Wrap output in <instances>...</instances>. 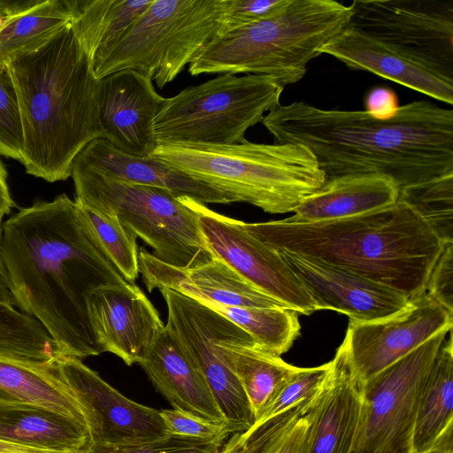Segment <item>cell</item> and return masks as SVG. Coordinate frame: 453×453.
<instances>
[{"label": "cell", "instance_id": "ffe728a7", "mask_svg": "<svg viewBox=\"0 0 453 453\" xmlns=\"http://www.w3.org/2000/svg\"><path fill=\"white\" fill-rule=\"evenodd\" d=\"M322 53L349 68L370 72L450 105L453 103V79L353 27H347L335 35L321 48Z\"/></svg>", "mask_w": 453, "mask_h": 453}, {"label": "cell", "instance_id": "d4e9b609", "mask_svg": "<svg viewBox=\"0 0 453 453\" xmlns=\"http://www.w3.org/2000/svg\"><path fill=\"white\" fill-rule=\"evenodd\" d=\"M0 440L55 450L91 449L85 424L44 407L2 400Z\"/></svg>", "mask_w": 453, "mask_h": 453}, {"label": "cell", "instance_id": "bcb514c9", "mask_svg": "<svg viewBox=\"0 0 453 453\" xmlns=\"http://www.w3.org/2000/svg\"><path fill=\"white\" fill-rule=\"evenodd\" d=\"M3 234V223H0V302L11 303L12 295L10 290L6 271L1 257V242Z\"/></svg>", "mask_w": 453, "mask_h": 453}, {"label": "cell", "instance_id": "83f0119b", "mask_svg": "<svg viewBox=\"0 0 453 453\" xmlns=\"http://www.w3.org/2000/svg\"><path fill=\"white\" fill-rule=\"evenodd\" d=\"M225 356L246 395L255 423L298 368L255 343L248 334L226 342Z\"/></svg>", "mask_w": 453, "mask_h": 453}, {"label": "cell", "instance_id": "f546056e", "mask_svg": "<svg viewBox=\"0 0 453 453\" xmlns=\"http://www.w3.org/2000/svg\"><path fill=\"white\" fill-rule=\"evenodd\" d=\"M71 20L66 0H23L0 27V62L37 50Z\"/></svg>", "mask_w": 453, "mask_h": 453}, {"label": "cell", "instance_id": "ee69618b", "mask_svg": "<svg viewBox=\"0 0 453 453\" xmlns=\"http://www.w3.org/2000/svg\"><path fill=\"white\" fill-rule=\"evenodd\" d=\"M219 453H251L250 434L245 432L232 434Z\"/></svg>", "mask_w": 453, "mask_h": 453}, {"label": "cell", "instance_id": "60d3db41", "mask_svg": "<svg viewBox=\"0 0 453 453\" xmlns=\"http://www.w3.org/2000/svg\"><path fill=\"white\" fill-rule=\"evenodd\" d=\"M426 293L453 313V242L443 245L429 273Z\"/></svg>", "mask_w": 453, "mask_h": 453}, {"label": "cell", "instance_id": "5bb4252c", "mask_svg": "<svg viewBox=\"0 0 453 453\" xmlns=\"http://www.w3.org/2000/svg\"><path fill=\"white\" fill-rule=\"evenodd\" d=\"M47 365L83 409L91 446L136 444L169 435L158 410L127 398L81 358L59 356Z\"/></svg>", "mask_w": 453, "mask_h": 453}, {"label": "cell", "instance_id": "7dc6e473", "mask_svg": "<svg viewBox=\"0 0 453 453\" xmlns=\"http://www.w3.org/2000/svg\"><path fill=\"white\" fill-rule=\"evenodd\" d=\"M23 0H0V17L7 16L19 7Z\"/></svg>", "mask_w": 453, "mask_h": 453}, {"label": "cell", "instance_id": "8fae6325", "mask_svg": "<svg viewBox=\"0 0 453 453\" xmlns=\"http://www.w3.org/2000/svg\"><path fill=\"white\" fill-rule=\"evenodd\" d=\"M159 290L167 307L166 331L205 379L232 434L250 430L255 418L225 356V344L246 333L193 298Z\"/></svg>", "mask_w": 453, "mask_h": 453}, {"label": "cell", "instance_id": "e575fe53", "mask_svg": "<svg viewBox=\"0 0 453 453\" xmlns=\"http://www.w3.org/2000/svg\"><path fill=\"white\" fill-rule=\"evenodd\" d=\"M79 205L118 271L127 281L134 283L139 274L137 236L114 214Z\"/></svg>", "mask_w": 453, "mask_h": 453}, {"label": "cell", "instance_id": "d590c367", "mask_svg": "<svg viewBox=\"0 0 453 453\" xmlns=\"http://www.w3.org/2000/svg\"><path fill=\"white\" fill-rule=\"evenodd\" d=\"M23 146L16 88L8 65L0 62V155L21 163Z\"/></svg>", "mask_w": 453, "mask_h": 453}, {"label": "cell", "instance_id": "52a82bcc", "mask_svg": "<svg viewBox=\"0 0 453 453\" xmlns=\"http://www.w3.org/2000/svg\"><path fill=\"white\" fill-rule=\"evenodd\" d=\"M75 199L83 207L114 214L160 261L180 268L203 265L215 257L201 232L187 196L105 176L73 162Z\"/></svg>", "mask_w": 453, "mask_h": 453}, {"label": "cell", "instance_id": "9a60e30c", "mask_svg": "<svg viewBox=\"0 0 453 453\" xmlns=\"http://www.w3.org/2000/svg\"><path fill=\"white\" fill-rule=\"evenodd\" d=\"M452 323L453 313L425 292L389 317L349 321L343 342L356 372L365 380L441 331L452 329Z\"/></svg>", "mask_w": 453, "mask_h": 453}, {"label": "cell", "instance_id": "44dd1931", "mask_svg": "<svg viewBox=\"0 0 453 453\" xmlns=\"http://www.w3.org/2000/svg\"><path fill=\"white\" fill-rule=\"evenodd\" d=\"M139 273L149 292L168 288L200 303L230 306L285 307L250 284L220 259L190 268L165 264L141 248Z\"/></svg>", "mask_w": 453, "mask_h": 453}, {"label": "cell", "instance_id": "74e56055", "mask_svg": "<svg viewBox=\"0 0 453 453\" xmlns=\"http://www.w3.org/2000/svg\"><path fill=\"white\" fill-rule=\"evenodd\" d=\"M169 435L202 441L225 442L232 434L226 424L215 423L177 409L159 411Z\"/></svg>", "mask_w": 453, "mask_h": 453}, {"label": "cell", "instance_id": "f35d334b", "mask_svg": "<svg viewBox=\"0 0 453 453\" xmlns=\"http://www.w3.org/2000/svg\"><path fill=\"white\" fill-rule=\"evenodd\" d=\"M225 442L202 441L168 435L128 445H92V453H219Z\"/></svg>", "mask_w": 453, "mask_h": 453}, {"label": "cell", "instance_id": "7a4b0ae2", "mask_svg": "<svg viewBox=\"0 0 453 453\" xmlns=\"http://www.w3.org/2000/svg\"><path fill=\"white\" fill-rule=\"evenodd\" d=\"M261 122L276 143L306 147L326 180L376 173L401 188L453 173V111L429 101L399 106L388 119L296 101Z\"/></svg>", "mask_w": 453, "mask_h": 453}, {"label": "cell", "instance_id": "8d00e7d4", "mask_svg": "<svg viewBox=\"0 0 453 453\" xmlns=\"http://www.w3.org/2000/svg\"><path fill=\"white\" fill-rule=\"evenodd\" d=\"M328 366L329 363L316 367H298L283 383L260 418L252 426H260L288 409L311 399L321 384Z\"/></svg>", "mask_w": 453, "mask_h": 453}, {"label": "cell", "instance_id": "ab89813d", "mask_svg": "<svg viewBox=\"0 0 453 453\" xmlns=\"http://www.w3.org/2000/svg\"><path fill=\"white\" fill-rule=\"evenodd\" d=\"M288 0H222L220 27L215 37L266 19L279 12Z\"/></svg>", "mask_w": 453, "mask_h": 453}, {"label": "cell", "instance_id": "1f68e13d", "mask_svg": "<svg viewBox=\"0 0 453 453\" xmlns=\"http://www.w3.org/2000/svg\"><path fill=\"white\" fill-rule=\"evenodd\" d=\"M58 357L54 341L35 319L0 302V358L41 365Z\"/></svg>", "mask_w": 453, "mask_h": 453}, {"label": "cell", "instance_id": "3957f363", "mask_svg": "<svg viewBox=\"0 0 453 453\" xmlns=\"http://www.w3.org/2000/svg\"><path fill=\"white\" fill-rule=\"evenodd\" d=\"M245 229L278 251L336 266L393 288L407 298L426 292L443 243L406 203L319 222L287 219L243 222Z\"/></svg>", "mask_w": 453, "mask_h": 453}, {"label": "cell", "instance_id": "cb8c5ba5", "mask_svg": "<svg viewBox=\"0 0 453 453\" xmlns=\"http://www.w3.org/2000/svg\"><path fill=\"white\" fill-rule=\"evenodd\" d=\"M139 365L173 409L227 425L205 379L165 328Z\"/></svg>", "mask_w": 453, "mask_h": 453}, {"label": "cell", "instance_id": "e0dca14e", "mask_svg": "<svg viewBox=\"0 0 453 453\" xmlns=\"http://www.w3.org/2000/svg\"><path fill=\"white\" fill-rule=\"evenodd\" d=\"M165 100L150 78L134 70L100 79L97 116L102 139L126 154L151 156L158 145L154 121Z\"/></svg>", "mask_w": 453, "mask_h": 453}, {"label": "cell", "instance_id": "4fadbf2b", "mask_svg": "<svg viewBox=\"0 0 453 453\" xmlns=\"http://www.w3.org/2000/svg\"><path fill=\"white\" fill-rule=\"evenodd\" d=\"M201 232L213 256L255 288L297 313L317 311L314 301L278 250L243 226V221L216 212L193 198Z\"/></svg>", "mask_w": 453, "mask_h": 453}, {"label": "cell", "instance_id": "2e32d148", "mask_svg": "<svg viewBox=\"0 0 453 453\" xmlns=\"http://www.w3.org/2000/svg\"><path fill=\"white\" fill-rule=\"evenodd\" d=\"M87 311L101 352L114 354L128 366L142 362L165 328L146 295L128 281L90 291Z\"/></svg>", "mask_w": 453, "mask_h": 453}, {"label": "cell", "instance_id": "30bf717a", "mask_svg": "<svg viewBox=\"0 0 453 453\" xmlns=\"http://www.w3.org/2000/svg\"><path fill=\"white\" fill-rule=\"evenodd\" d=\"M452 329L363 380V403L349 453H413L420 395L436 357Z\"/></svg>", "mask_w": 453, "mask_h": 453}, {"label": "cell", "instance_id": "f1b7e54d", "mask_svg": "<svg viewBox=\"0 0 453 453\" xmlns=\"http://www.w3.org/2000/svg\"><path fill=\"white\" fill-rule=\"evenodd\" d=\"M0 400L44 407L88 426L84 411L73 393L47 364L35 365L0 358Z\"/></svg>", "mask_w": 453, "mask_h": 453}, {"label": "cell", "instance_id": "d6a6232c", "mask_svg": "<svg viewBox=\"0 0 453 453\" xmlns=\"http://www.w3.org/2000/svg\"><path fill=\"white\" fill-rule=\"evenodd\" d=\"M309 401L246 431L250 434L251 453H308Z\"/></svg>", "mask_w": 453, "mask_h": 453}, {"label": "cell", "instance_id": "603a6c76", "mask_svg": "<svg viewBox=\"0 0 453 453\" xmlns=\"http://www.w3.org/2000/svg\"><path fill=\"white\" fill-rule=\"evenodd\" d=\"M400 188L389 177L349 174L326 179L287 218L292 222H319L356 217L394 205Z\"/></svg>", "mask_w": 453, "mask_h": 453}, {"label": "cell", "instance_id": "7c38bea8", "mask_svg": "<svg viewBox=\"0 0 453 453\" xmlns=\"http://www.w3.org/2000/svg\"><path fill=\"white\" fill-rule=\"evenodd\" d=\"M348 27L453 79L452 0H354Z\"/></svg>", "mask_w": 453, "mask_h": 453}, {"label": "cell", "instance_id": "6da1fadb", "mask_svg": "<svg viewBox=\"0 0 453 453\" xmlns=\"http://www.w3.org/2000/svg\"><path fill=\"white\" fill-rule=\"evenodd\" d=\"M1 257L15 306L45 328L59 356L82 359L102 353L87 296L127 280L74 200L61 194L15 212L3 223Z\"/></svg>", "mask_w": 453, "mask_h": 453}, {"label": "cell", "instance_id": "7402d4cb", "mask_svg": "<svg viewBox=\"0 0 453 453\" xmlns=\"http://www.w3.org/2000/svg\"><path fill=\"white\" fill-rule=\"evenodd\" d=\"M110 178L136 185L164 188L200 203H231L226 194L201 183L150 157L126 154L108 141L97 138L87 144L73 160Z\"/></svg>", "mask_w": 453, "mask_h": 453}, {"label": "cell", "instance_id": "9c48e42d", "mask_svg": "<svg viewBox=\"0 0 453 453\" xmlns=\"http://www.w3.org/2000/svg\"><path fill=\"white\" fill-rule=\"evenodd\" d=\"M221 12L222 0H153L95 76L134 70L163 88L216 36Z\"/></svg>", "mask_w": 453, "mask_h": 453}, {"label": "cell", "instance_id": "8992f818", "mask_svg": "<svg viewBox=\"0 0 453 453\" xmlns=\"http://www.w3.org/2000/svg\"><path fill=\"white\" fill-rule=\"evenodd\" d=\"M351 9L334 0H288L273 15L212 38L188 65L191 75H266L299 81L321 48L346 28Z\"/></svg>", "mask_w": 453, "mask_h": 453}, {"label": "cell", "instance_id": "5b68a950", "mask_svg": "<svg viewBox=\"0 0 453 453\" xmlns=\"http://www.w3.org/2000/svg\"><path fill=\"white\" fill-rule=\"evenodd\" d=\"M151 157L265 212H294L326 181L312 153L293 143L158 144Z\"/></svg>", "mask_w": 453, "mask_h": 453}, {"label": "cell", "instance_id": "484cf974", "mask_svg": "<svg viewBox=\"0 0 453 453\" xmlns=\"http://www.w3.org/2000/svg\"><path fill=\"white\" fill-rule=\"evenodd\" d=\"M436 357L420 395L413 453H453L452 334Z\"/></svg>", "mask_w": 453, "mask_h": 453}, {"label": "cell", "instance_id": "f6af8a7d", "mask_svg": "<svg viewBox=\"0 0 453 453\" xmlns=\"http://www.w3.org/2000/svg\"><path fill=\"white\" fill-rule=\"evenodd\" d=\"M13 205L7 183V173L0 160V223L6 214H9Z\"/></svg>", "mask_w": 453, "mask_h": 453}, {"label": "cell", "instance_id": "4dcf8cb0", "mask_svg": "<svg viewBox=\"0 0 453 453\" xmlns=\"http://www.w3.org/2000/svg\"><path fill=\"white\" fill-rule=\"evenodd\" d=\"M248 334L263 349L281 356L300 335L298 313L287 307L230 306L201 303Z\"/></svg>", "mask_w": 453, "mask_h": 453}, {"label": "cell", "instance_id": "d6986e66", "mask_svg": "<svg viewBox=\"0 0 453 453\" xmlns=\"http://www.w3.org/2000/svg\"><path fill=\"white\" fill-rule=\"evenodd\" d=\"M327 372L309 401L308 453H349L363 403V380L356 372L344 342L328 362Z\"/></svg>", "mask_w": 453, "mask_h": 453}, {"label": "cell", "instance_id": "b9f144b4", "mask_svg": "<svg viewBox=\"0 0 453 453\" xmlns=\"http://www.w3.org/2000/svg\"><path fill=\"white\" fill-rule=\"evenodd\" d=\"M399 106L396 93L387 87H374L366 93L365 97V111L378 119L394 117Z\"/></svg>", "mask_w": 453, "mask_h": 453}, {"label": "cell", "instance_id": "4316f807", "mask_svg": "<svg viewBox=\"0 0 453 453\" xmlns=\"http://www.w3.org/2000/svg\"><path fill=\"white\" fill-rule=\"evenodd\" d=\"M153 0H66L71 27L93 71Z\"/></svg>", "mask_w": 453, "mask_h": 453}, {"label": "cell", "instance_id": "ac0fdd59", "mask_svg": "<svg viewBox=\"0 0 453 453\" xmlns=\"http://www.w3.org/2000/svg\"><path fill=\"white\" fill-rule=\"evenodd\" d=\"M315 303L317 311L333 310L364 323L389 317L410 299L381 283L344 269L279 251Z\"/></svg>", "mask_w": 453, "mask_h": 453}, {"label": "cell", "instance_id": "7bdbcfd3", "mask_svg": "<svg viewBox=\"0 0 453 453\" xmlns=\"http://www.w3.org/2000/svg\"><path fill=\"white\" fill-rule=\"evenodd\" d=\"M0 453H92L90 449L55 450L35 448L0 440Z\"/></svg>", "mask_w": 453, "mask_h": 453}, {"label": "cell", "instance_id": "277c9868", "mask_svg": "<svg viewBox=\"0 0 453 453\" xmlns=\"http://www.w3.org/2000/svg\"><path fill=\"white\" fill-rule=\"evenodd\" d=\"M19 100L27 173L48 182L71 177L76 156L102 138L98 81L71 24L8 64Z\"/></svg>", "mask_w": 453, "mask_h": 453}, {"label": "cell", "instance_id": "836d02e7", "mask_svg": "<svg viewBox=\"0 0 453 453\" xmlns=\"http://www.w3.org/2000/svg\"><path fill=\"white\" fill-rule=\"evenodd\" d=\"M398 201L410 206L443 244L453 242V173L401 188Z\"/></svg>", "mask_w": 453, "mask_h": 453}, {"label": "cell", "instance_id": "ba28073f", "mask_svg": "<svg viewBox=\"0 0 453 453\" xmlns=\"http://www.w3.org/2000/svg\"><path fill=\"white\" fill-rule=\"evenodd\" d=\"M284 90L266 75L220 74L166 100L154 121L158 144L231 145L280 104Z\"/></svg>", "mask_w": 453, "mask_h": 453}]
</instances>
